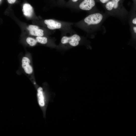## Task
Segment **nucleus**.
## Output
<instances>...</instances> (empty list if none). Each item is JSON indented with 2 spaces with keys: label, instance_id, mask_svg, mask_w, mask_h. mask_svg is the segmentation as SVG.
Segmentation results:
<instances>
[{
  "label": "nucleus",
  "instance_id": "20e7f679",
  "mask_svg": "<svg viewBox=\"0 0 136 136\" xmlns=\"http://www.w3.org/2000/svg\"><path fill=\"white\" fill-rule=\"evenodd\" d=\"M95 4L94 0H84L80 4L79 7L81 10L89 11L91 9Z\"/></svg>",
  "mask_w": 136,
  "mask_h": 136
},
{
  "label": "nucleus",
  "instance_id": "dca6fc26",
  "mask_svg": "<svg viewBox=\"0 0 136 136\" xmlns=\"http://www.w3.org/2000/svg\"><path fill=\"white\" fill-rule=\"evenodd\" d=\"M133 29L134 32L135 33H136V26H134L133 28Z\"/></svg>",
  "mask_w": 136,
  "mask_h": 136
},
{
  "label": "nucleus",
  "instance_id": "a211bd4d",
  "mask_svg": "<svg viewBox=\"0 0 136 136\" xmlns=\"http://www.w3.org/2000/svg\"><path fill=\"white\" fill-rule=\"evenodd\" d=\"M1 0H0V1H1Z\"/></svg>",
  "mask_w": 136,
  "mask_h": 136
},
{
  "label": "nucleus",
  "instance_id": "f8f14e48",
  "mask_svg": "<svg viewBox=\"0 0 136 136\" xmlns=\"http://www.w3.org/2000/svg\"><path fill=\"white\" fill-rule=\"evenodd\" d=\"M113 2L114 6L113 9H116L119 7V3L120 0H111Z\"/></svg>",
  "mask_w": 136,
  "mask_h": 136
},
{
  "label": "nucleus",
  "instance_id": "1a4fd4ad",
  "mask_svg": "<svg viewBox=\"0 0 136 136\" xmlns=\"http://www.w3.org/2000/svg\"><path fill=\"white\" fill-rule=\"evenodd\" d=\"M36 40L37 42L43 44H46L47 42L46 38L42 36H37L36 38Z\"/></svg>",
  "mask_w": 136,
  "mask_h": 136
},
{
  "label": "nucleus",
  "instance_id": "39448f33",
  "mask_svg": "<svg viewBox=\"0 0 136 136\" xmlns=\"http://www.w3.org/2000/svg\"><path fill=\"white\" fill-rule=\"evenodd\" d=\"M44 23L47 25V27L51 30L60 29L62 26L60 23L53 19L45 20Z\"/></svg>",
  "mask_w": 136,
  "mask_h": 136
},
{
  "label": "nucleus",
  "instance_id": "0eeeda50",
  "mask_svg": "<svg viewBox=\"0 0 136 136\" xmlns=\"http://www.w3.org/2000/svg\"><path fill=\"white\" fill-rule=\"evenodd\" d=\"M30 34L33 36H42L44 35L43 30L39 29V27L36 25H30L28 28Z\"/></svg>",
  "mask_w": 136,
  "mask_h": 136
},
{
  "label": "nucleus",
  "instance_id": "423d86ee",
  "mask_svg": "<svg viewBox=\"0 0 136 136\" xmlns=\"http://www.w3.org/2000/svg\"><path fill=\"white\" fill-rule=\"evenodd\" d=\"M30 61L29 59L26 57H23L22 60V67L25 72L27 74H30L33 71V69L29 63Z\"/></svg>",
  "mask_w": 136,
  "mask_h": 136
},
{
  "label": "nucleus",
  "instance_id": "f3484780",
  "mask_svg": "<svg viewBox=\"0 0 136 136\" xmlns=\"http://www.w3.org/2000/svg\"><path fill=\"white\" fill-rule=\"evenodd\" d=\"M78 0H72V1L73 2H77Z\"/></svg>",
  "mask_w": 136,
  "mask_h": 136
},
{
  "label": "nucleus",
  "instance_id": "ddd939ff",
  "mask_svg": "<svg viewBox=\"0 0 136 136\" xmlns=\"http://www.w3.org/2000/svg\"><path fill=\"white\" fill-rule=\"evenodd\" d=\"M100 2L103 4H106L110 0H99Z\"/></svg>",
  "mask_w": 136,
  "mask_h": 136
},
{
  "label": "nucleus",
  "instance_id": "9d476101",
  "mask_svg": "<svg viewBox=\"0 0 136 136\" xmlns=\"http://www.w3.org/2000/svg\"><path fill=\"white\" fill-rule=\"evenodd\" d=\"M114 5L112 1L110 0L106 3L105 8L108 11H111L113 10Z\"/></svg>",
  "mask_w": 136,
  "mask_h": 136
},
{
  "label": "nucleus",
  "instance_id": "2eb2a0df",
  "mask_svg": "<svg viewBox=\"0 0 136 136\" xmlns=\"http://www.w3.org/2000/svg\"><path fill=\"white\" fill-rule=\"evenodd\" d=\"M132 22L134 24L136 25V18H134L132 20Z\"/></svg>",
  "mask_w": 136,
  "mask_h": 136
},
{
  "label": "nucleus",
  "instance_id": "9b49d317",
  "mask_svg": "<svg viewBox=\"0 0 136 136\" xmlns=\"http://www.w3.org/2000/svg\"><path fill=\"white\" fill-rule=\"evenodd\" d=\"M27 43L30 46H33L37 44V41L36 40L30 37L27 38L26 40Z\"/></svg>",
  "mask_w": 136,
  "mask_h": 136
},
{
  "label": "nucleus",
  "instance_id": "6ab92c4d",
  "mask_svg": "<svg viewBox=\"0 0 136 136\" xmlns=\"http://www.w3.org/2000/svg\"></svg>",
  "mask_w": 136,
  "mask_h": 136
},
{
  "label": "nucleus",
  "instance_id": "f03ea898",
  "mask_svg": "<svg viewBox=\"0 0 136 136\" xmlns=\"http://www.w3.org/2000/svg\"><path fill=\"white\" fill-rule=\"evenodd\" d=\"M103 18V15L101 14L96 13L88 16L84 18V21L88 25H97L101 23Z\"/></svg>",
  "mask_w": 136,
  "mask_h": 136
},
{
  "label": "nucleus",
  "instance_id": "f257e3e1",
  "mask_svg": "<svg viewBox=\"0 0 136 136\" xmlns=\"http://www.w3.org/2000/svg\"><path fill=\"white\" fill-rule=\"evenodd\" d=\"M37 97L38 104L43 112L44 117H45L50 96H47L43 91L42 87H39L37 90Z\"/></svg>",
  "mask_w": 136,
  "mask_h": 136
},
{
  "label": "nucleus",
  "instance_id": "4468645a",
  "mask_svg": "<svg viewBox=\"0 0 136 136\" xmlns=\"http://www.w3.org/2000/svg\"><path fill=\"white\" fill-rule=\"evenodd\" d=\"M8 2L10 4H13L14 3L16 0H7Z\"/></svg>",
  "mask_w": 136,
  "mask_h": 136
},
{
  "label": "nucleus",
  "instance_id": "6e6552de",
  "mask_svg": "<svg viewBox=\"0 0 136 136\" xmlns=\"http://www.w3.org/2000/svg\"><path fill=\"white\" fill-rule=\"evenodd\" d=\"M22 11L24 14L28 17L32 16L33 12L32 7L29 4L27 3L23 5Z\"/></svg>",
  "mask_w": 136,
  "mask_h": 136
},
{
  "label": "nucleus",
  "instance_id": "7ed1b4c3",
  "mask_svg": "<svg viewBox=\"0 0 136 136\" xmlns=\"http://www.w3.org/2000/svg\"><path fill=\"white\" fill-rule=\"evenodd\" d=\"M81 37L77 34H74L70 37L63 36L61 38V43L63 44L68 43L71 46H76L79 44Z\"/></svg>",
  "mask_w": 136,
  "mask_h": 136
}]
</instances>
